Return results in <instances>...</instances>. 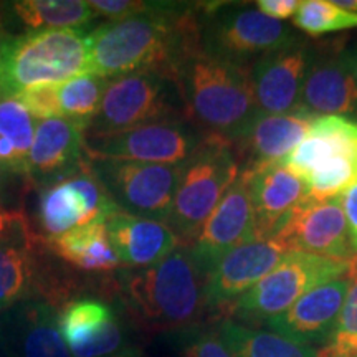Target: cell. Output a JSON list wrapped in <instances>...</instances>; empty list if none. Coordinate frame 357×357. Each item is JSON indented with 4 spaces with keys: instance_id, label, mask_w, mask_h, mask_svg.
<instances>
[{
    "instance_id": "obj_1",
    "label": "cell",
    "mask_w": 357,
    "mask_h": 357,
    "mask_svg": "<svg viewBox=\"0 0 357 357\" xmlns=\"http://www.w3.org/2000/svg\"><path fill=\"white\" fill-rule=\"evenodd\" d=\"M199 26L185 6L155 2L149 12L108 22L88 33V73L114 79L144 70L174 78L176 66L194 52Z\"/></svg>"
},
{
    "instance_id": "obj_2",
    "label": "cell",
    "mask_w": 357,
    "mask_h": 357,
    "mask_svg": "<svg viewBox=\"0 0 357 357\" xmlns=\"http://www.w3.org/2000/svg\"><path fill=\"white\" fill-rule=\"evenodd\" d=\"M205 275L189 247H178L154 265L116 276L119 303L134 323L149 331H184L197 326L207 310Z\"/></svg>"
},
{
    "instance_id": "obj_3",
    "label": "cell",
    "mask_w": 357,
    "mask_h": 357,
    "mask_svg": "<svg viewBox=\"0 0 357 357\" xmlns=\"http://www.w3.org/2000/svg\"><path fill=\"white\" fill-rule=\"evenodd\" d=\"M187 114L211 134L234 141L257 116L252 70L211 55L202 47L181 60L174 71Z\"/></svg>"
},
{
    "instance_id": "obj_4",
    "label": "cell",
    "mask_w": 357,
    "mask_h": 357,
    "mask_svg": "<svg viewBox=\"0 0 357 357\" xmlns=\"http://www.w3.org/2000/svg\"><path fill=\"white\" fill-rule=\"evenodd\" d=\"M280 164L306 182L310 199L341 197L357 184V121L342 116L316 118L307 136Z\"/></svg>"
},
{
    "instance_id": "obj_5",
    "label": "cell",
    "mask_w": 357,
    "mask_h": 357,
    "mask_svg": "<svg viewBox=\"0 0 357 357\" xmlns=\"http://www.w3.org/2000/svg\"><path fill=\"white\" fill-rule=\"evenodd\" d=\"M240 176L231 142L225 137H204L182 167L167 225L178 238L194 240L200 227Z\"/></svg>"
},
{
    "instance_id": "obj_6",
    "label": "cell",
    "mask_w": 357,
    "mask_h": 357,
    "mask_svg": "<svg viewBox=\"0 0 357 357\" xmlns=\"http://www.w3.org/2000/svg\"><path fill=\"white\" fill-rule=\"evenodd\" d=\"M6 93L35 84L65 83L88 73V33L82 29L40 30L3 42Z\"/></svg>"
},
{
    "instance_id": "obj_7",
    "label": "cell",
    "mask_w": 357,
    "mask_h": 357,
    "mask_svg": "<svg viewBox=\"0 0 357 357\" xmlns=\"http://www.w3.org/2000/svg\"><path fill=\"white\" fill-rule=\"evenodd\" d=\"M354 263L288 252L265 278L229 305L230 319L266 323L287 310L311 289L349 275Z\"/></svg>"
},
{
    "instance_id": "obj_8",
    "label": "cell",
    "mask_w": 357,
    "mask_h": 357,
    "mask_svg": "<svg viewBox=\"0 0 357 357\" xmlns=\"http://www.w3.org/2000/svg\"><path fill=\"white\" fill-rule=\"evenodd\" d=\"M181 93L171 75L144 70L109 79L84 136H105L162 119L181 118Z\"/></svg>"
},
{
    "instance_id": "obj_9",
    "label": "cell",
    "mask_w": 357,
    "mask_h": 357,
    "mask_svg": "<svg viewBox=\"0 0 357 357\" xmlns=\"http://www.w3.org/2000/svg\"><path fill=\"white\" fill-rule=\"evenodd\" d=\"M88 159L119 211L167 222L184 164L169 166L123 159Z\"/></svg>"
},
{
    "instance_id": "obj_10",
    "label": "cell",
    "mask_w": 357,
    "mask_h": 357,
    "mask_svg": "<svg viewBox=\"0 0 357 357\" xmlns=\"http://www.w3.org/2000/svg\"><path fill=\"white\" fill-rule=\"evenodd\" d=\"M200 37L204 52L243 65L300 42L284 22L270 19L257 7L243 6H225L213 12Z\"/></svg>"
},
{
    "instance_id": "obj_11",
    "label": "cell",
    "mask_w": 357,
    "mask_h": 357,
    "mask_svg": "<svg viewBox=\"0 0 357 357\" xmlns=\"http://www.w3.org/2000/svg\"><path fill=\"white\" fill-rule=\"evenodd\" d=\"M121 212L86 158L66 176L42 185L38 194V223L45 238L109 218Z\"/></svg>"
},
{
    "instance_id": "obj_12",
    "label": "cell",
    "mask_w": 357,
    "mask_h": 357,
    "mask_svg": "<svg viewBox=\"0 0 357 357\" xmlns=\"http://www.w3.org/2000/svg\"><path fill=\"white\" fill-rule=\"evenodd\" d=\"M200 141L199 132L184 119L171 118L121 132L84 136V149L88 158L181 166L195 153Z\"/></svg>"
},
{
    "instance_id": "obj_13",
    "label": "cell",
    "mask_w": 357,
    "mask_h": 357,
    "mask_svg": "<svg viewBox=\"0 0 357 357\" xmlns=\"http://www.w3.org/2000/svg\"><path fill=\"white\" fill-rule=\"evenodd\" d=\"M252 240H255V215L248 177L245 172H240L238 178L200 227L189 248L195 263L207 276L227 253Z\"/></svg>"
},
{
    "instance_id": "obj_14",
    "label": "cell",
    "mask_w": 357,
    "mask_h": 357,
    "mask_svg": "<svg viewBox=\"0 0 357 357\" xmlns=\"http://www.w3.org/2000/svg\"><path fill=\"white\" fill-rule=\"evenodd\" d=\"M58 328L71 357H106L131 344L124 321L100 298H77L58 312Z\"/></svg>"
},
{
    "instance_id": "obj_15",
    "label": "cell",
    "mask_w": 357,
    "mask_h": 357,
    "mask_svg": "<svg viewBox=\"0 0 357 357\" xmlns=\"http://www.w3.org/2000/svg\"><path fill=\"white\" fill-rule=\"evenodd\" d=\"M287 253L288 248L278 236L252 240L231 250L205 276L207 310L229 306L265 278Z\"/></svg>"
},
{
    "instance_id": "obj_16",
    "label": "cell",
    "mask_w": 357,
    "mask_h": 357,
    "mask_svg": "<svg viewBox=\"0 0 357 357\" xmlns=\"http://www.w3.org/2000/svg\"><path fill=\"white\" fill-rule=\"evenodd\" d=\"M248 177L255 215V240L273 238L310 200V189L301 177L283 164H265L243 171Z\"/></svg>"
},
{
    "instance_id": "obj_17",
    "label": "cell",
    "mask_w": 357,
    "mask_h": 357,
    "mask_svg": "<svg viewBox=\"0 0 357 357\" xmlns=\"http://www.w3.org/2000/svg\"><path fill=\"white\" fill-rule=\"evenodd\" d=\"M276 236L288 252L311 253L344 261H352L354 255L341 197L310 199Z\"/></svg>"
},
{
    "instance_id": "obj_18",
    "label": "cell",
    "mask_w": 357,
    "mask_h": 357,
    "mask_svg": "<svg viewBox=\"0 0 357 357\" xmlns=\"http://www.w3.org/2000/svg\"><path fill=\"white\" fill-rule=\"evenodd\" d=\"M352 271L306 293L294 305L268 319L270 331L305 346H328L349 291Z\"/></svg>"
},
{
    "instance_id": "obj_19",
    "label": "cell",
    "mask_w": 357,
    "mask_h": 357,
    "mask_svg": "<svg viewBox=\"0 0 357 357\" xmlns=\"http://www.w3.org/2000/svg\"><path fill=\"white\" fill-rule=\"evenodd\" d=\"M312 58L314 53L300 40L255 61L252 84L258 113L287 114L301 109V89Z\"/></svg>"
},
{
    "instance_id": "obj_20",
    "label": "cell",
    "mask_w": 357,
    "mask_h": 357,
    "mask_svg": "<svg viewBox=\"0 0 357 357\" xmlns=\"http://www.w3.org/2000/svg\"><path fill=\"white\" fill-rule=\"evenodd\" d=\"M3 351L8 357H71L55 305L30 300L2 314Z\"/></svg>"
},
{
    "instance_id": "obj_21",
    "label": "cell",
    "mask_w": 357,
    "mask_h": 357,
    "mask_svg": "<svg viewBox=\"0 0 357 357\" xmlns=\"http://www.w3.org/2000/svg\"><path fill=\"white\" fill-rule=\"evenodd\" d=\"M84 134V129L66 118L40 121L35 126L24 176L45 185L75 171L88 158Z\"/></svg>"
},
{
    "instance_id": "obj_22",
    "label": "cell",
    "mask_w": 357,
    "mask_h": 357,
    "mask_svg": "<svg viewBox=\"0 0 357 357\" xmlns=\"http://www.w3.org/2000/svg\"><path fill=\"white\" fill-rule=\"evenodd\" d=\"M300 108L314 118L357 114V83L344 53L312 58L303 83Z\"/></svg>"
},
{
    "instance_id": "obj_23",
    "label": "cell",
    "mask_w": 357,
    "mask_h": 357,
    "mask_svg": "<svg viewBox=\"0 0 357 357\" xmlns=\"http://www.w3.org/2000/svg\"><path fill=\"white\" fill-rule=\"evenodd\" d=\"M106 230L119 263L131 268L154 265L181 245V238L167 223L126 212L106 218Z\"/></svg>"
},
{
    "instance_id": "obj_24",
    "label": "cell",
    "mask_w": 357,
    "mask_h": 357,
    "mask_svg": "<svg viewBox=\"0 0 357 357\" xmlns=\"http://www.w3.org/2000/svg\"><path fill=\"white\" fill-rule=\"evenodd\" d=\"M314 121V116L307 114L305 109L287 114L257 113L245 131L231 142L240 144L252 160L247 169L281 162L305 139Z\"/></svg>"
},
{
    "instance_id": "obj_25",
    "label": "cell",
    "mask_w": 357,
    "mask_h": 357,
    "mask_svg": "<svg viewBox=\"0 0 357 357\" xmlns=\"http://www.w3.org/2000/svg\"><path fill=\"white\" fill-rule=\"evenodd\" d=\"M48 250L61 260L83 271H111L119 258L109 242L106 220L86 223L63 235L45 238Z\"/></svg>"
},
{
    "instance_id": "obj_26",
    "label": "cell",
    "mask_w": 357,
    "mask_h": 357,
    "mask_svg": "<svg viewBox=\"0 0 357 357\" xmlns=\"http://www.w3.org/2000/svg\"><path fill=\"white\" fill-rule=\"evenodd\" d=\"M217 329L234 357H323L314 347L300 344L273 331L250 328L230 318L222 319Z\"/></svg>"
},
{
    "instance_id": "obj_27",
    "label": "cell",
    "mask_w": 357,
    "mask_h": 357,
    "mask_svg": "<svg viewBox=\"0 0 357 357\" xmlns=\"http://www.w3.org/2000/svg\"><path fill=\"white\" fill-rule=\"evenodd\" d=\"M42 284L29 247L0 245V314L30 300H38Z\"/></svg>"
},
{
    "instance_id": "obj_28",
    "label": "cell",
    "mask_w": 357,
    "mask_h": 357,
    "mask_svg": "<svg viewBox=\"0 0 357 357\" xmlns=\"http://www.w3.org/2000/svg\"><path fill=\"white\" fill-rule=\"evenodd\" d=\"M8 8L32 32L82 29L88 22L98 19L89 2L84 0H17Z\"/></svg>"
},
{
    "instance_id": "obj_29",
    "label": "cell",
    "mask_w": 357,
    "mask_h": 357,
    "mask_svg": "<svg viewBox=\"0 0 357 357\" xmlns=\"http://www.w3.org/2000/svg\"><path fill=\"white\" fill-rule=\"evenodd\" d=\"M106 86H108V79H102L91 73L78 75L61 83L58 86L61 116L78 124L86 132L100 109Z\"/></svg>"
},
{
    "instance_id": "obj_30",
    "label": "cell",
    "mask_w": 357,
    "mask_h": 357,
    "mask_svg": "<svg viewBox=\"0 0 357 357\" xmlns=\"http://www.w3.org/2000/svg\"><path fill=\"white\" fill-rule=\"evenodd\" d=\"M293 20L312 37L357 29V12L339 7L334 0H305Z\"/></svg>"
},
{
    "instance_id": "obj_31",
    "label": "cell",
    "mask_w": 357,
    "mask_h": 357,
    "mask_svg": "<svg viewBox=\"0 0 357 357\" xmlns=\"http://www.w3.org/2000/svg\"><path fill=\"white\" fill-rule=\"evenodd\" d=\"M35 123L33 116L13 95H0V139L15 149L24 166L33 144ZM25 174V172H24Z\"/></svg>"
},
{
    "instance_id": "obj_32",
    "label": "cell",
    "mask_w": 357,
    "mask_h": 357,
    "mask_svg": "<svg viewBox=\"0 0 357 357\" xmlns=\"http://www.w3.org/2000/svg\"><path fill=\"white\" fill-rule=\"evenodd\" d=\"M321 354L323 357H354L357 354V273L354 271L336 329L328 346L321 349Z\"/></svg>"
},
{
    "instance_id": "obj_33",
    "label": "cell",
    "mask_w": 357,
    "mask_h": 357,
    "mask_svg": "<svg viewBox=\"0 0 357 357\" xmlns=\"http://www.w3.org/2000/svg\"><path fill=\"white\" fill-rule=\"evenodd\" d=\"M177 357H234L217 326H192L174 333Z\"/></svg>"
},
{
    "instance_id": "obj_34",
    "label": "cell",
    "mask_w": 357,
    "mask_h": 357,
    "mask_svg": "<svg viewBox=\"0 0 357 357\" xmlns=\"http://www.w3.org/2000/svg\"><path fill=\"white\" fill-rule=\"evenodd\" d=\"M25 106L33 118L53 119L61 118L60 100H58V84H35L13 95Z\"/></svg>"
},
{
    "instance_id": "obj_35",
    "label": "cell",
    "mask_w": 357,
    "mask_h": 357,
    "mask_svg": "<svg viewBox=\"0 0 357 357\" xmlns=\"http://www.w3.org/2000/svg\"><path fill=\"white\" fill-rule=\"evenodd\" d=\"M33 234L22 212L8 211L0 205V245H20L32 248Z\"/></svg>"
},
{
    "instance_id": "obj_36",
    "label": "cell",
    "mask_w": 357,
    "mask_h": 357,
    "mask_svg": "<svg viewBox=\"0 0 357 357\" xmlns=\"http://www.w3.org/2000/svg\"><path fill=\"white\" fill-rule=\"evenodd\" d=\"M154 3L155 2H137V0H91L89 6L98 17H105L109 22H119L149 12Z\"/></svg>"
},
{
    "instance_id": "obj_37",
    "label": "cell",
    "mask_w": 357,
    "mask_h": 357,
    "mask_svg": "<svg viewBox=\"0 0 357 357\" xmlns=\"http://www.w3.org/2000/svg\"><path fill=\"white\" fill-rule=\"evenodd\" d=\"M300 7V0H258L257 2L258 10L278 22L294 19Z\"/></svg>"
},
{
    "instance_id": "obj_38",
    "label": "cell",
    "mask_w": 357,
    "mask_h": 357,
    "mask_svg": "<svg viewBox=\"0 0 357 357\" xmlns=\"http://www.w3.org/2000/svg\"><path fill=\"white\" fill-rule=\"evenodd\" d=\"M341 205L346 215L352 252H354V255H357V184L351 185L349 189L342 192Z\"/></svg>"
},
{
    "instance_id": "obj_39",
    "label": "cell",
    "mask_w": 357,
    "mask_h": 357,
    "mask_svg": "<svg viewBox=\"0 0 357 357\" xmlns=\"http://www.w3.org/2000/svg\"><path fill=\"white\" fill-rule=\"evenodd\" d=\"M106 357H144V352L139 346H134V344H129L126 347H123L121 351L114 352V354L111 356H106Z\"/></svg>"
},
{
    "instance_id": "obj_40",
    "label": "cell",
    "mask_w": 357,
    "mask_h": 357,
    "mask_svg": "<svg viewBox=\"0 0 357 357\" xmlns=\"http://www.w3.org/2000/svg\"><path fill=\"white\" fill-rule=\"evenodd\" d=\"M6 93V53H3V42H0V95Z\"/></svg>"
},
{
    "instance_id": "obj_41",
    "label": "cell",
    "mask_w": 357,
    "mask_h": 357,
    "mask_svg": "<svg viewBox=\"0 0 357 357\" xmlns=\"http://www.w3.org/2000/svg\"><path fill=\"white\" fill-rule=\"evenodd\" d=\"M344 55H346L347 65H349V68H351L352 77H354L356 83H357V48H354V50L344 53Z\"/></svg>"
},
{
    "instance_id": "obj_42",
    "label": "cell",
    "mask_w": 357,
    "mask_h": 357,
    "mask_svg": "<svg viewBox=\"0 0 357 357\" xmlns=\"http://www.w3.org/2000/svg\"><path fill=\"white\" fill-rule=\"evenodd\" d=\"M339 7H344L347 10L357 12V0H334Z\"/></svg>"
},
{
    "instance_id": "obj_43",
    "label": "cell",
    "mask_w": 357,
    "mask_h": 357,
    "mask_svg": "<svg viewBox=\"0 0 357 357\" xmlns=\"http://www.w3.org/2000/svg\"><path fill=\"white\" fill-rule=\"evenodd\" d=\"M10 37L7 35V30L6 26H3V19L2 15H0V42H6V40H8Z\"/></svg>"
},
{
    "instance_id": "obj_44",
    "label": "cell",
    "mask_w": 357,
    "mask_h": 357,
    "mask_svg": "<svg viewBox=\"0 0 357 357\" xmlns=\"http://www.w3.org/2000/svg\"><path fill=\"white\" fill-rule=\"evenodd\" d=\"M3 351V326H2V314H0V352Z\"/></svg>"
},
{
    "instance_id": "obj_45",
    "label": "cell",
    "mask_w": 357,
    "mask_h": 357,
    "mask_svg": "<svg viewBox=\"0 0 357 357\" xmlns=\"http://www.w3.org/2000/svg\"><path fill=\"white\" fill-rule=\"evenodd\" d=\"M6 166H3L2 162H0V185H2V182H3V177H6Z\"/></svg>"
},
{
    "instance_id": "obj_46",
    "label": "cell",
    "mask_w": 357,
    "mask_h": 357,
    "mask_svg": "<svg viewBox=\"0 0 357 357\" xmlns=\"http://www.w3.org/2000/svg\"><path fill=\"white\" fill-rule=\"evenodd\" d=\"M354 357H357V354H356V356H354Z\"/></svg>"
}]
</instances>
